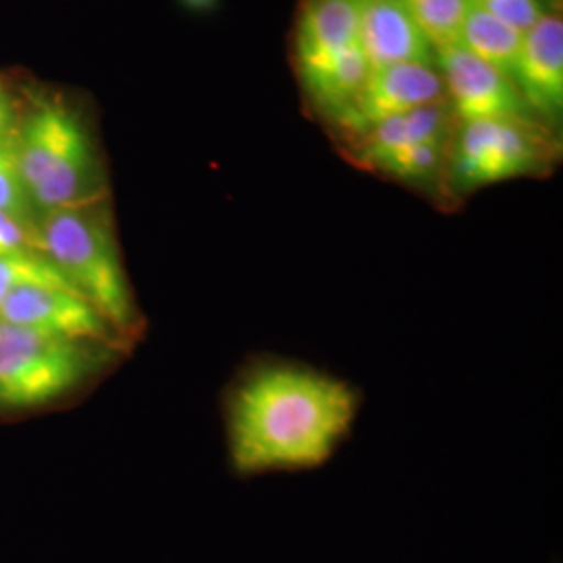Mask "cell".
<instances>
[{
    "instance_id": "7a4b0ae2",
    "label": "cell",
    "mask_w": 563,
    "mask_h": 563,
    "mask_svg": "<svg viewBox=\"0 0 563 563\" xmlns=\"http://www.w3.org/2000/svg\"><path fill=\"white\" fill-rule=\"evenodd\" d=\"M32 241L121 342L139 334V307L104 201L41 213L32 228Z\"/></svg>"
},
{
    "instance_id": "ffe728a7",
    "label": "cell",
    "mask_w": 563,
    "mask_h": 563,
    "mask_svg": "<svg viewBox=\"0 0 563 563\" xmlns=\"http://www.w3.org/2000/svg\"><path fill=\"white\" fill-rule=\"evenodd\" d=\"M30 246H34L32 228L27 223L15 220L13 216L0 211V257L21 249H30Z\"/></svg>"
},
{
    "instance_id": "7c38bea8",
    "label": "cell",
    "mask_w": 563,
    "mask_h": 563,
    "mask_svg": "<svg viewBox=\"0 0 563 563\" xmlns=\"http://www.w3.org/2000/svg\"><path fill=\"white\" fill-rule=\"evenodd\" d=\"M365 0H305L297 23L299 67L360 44Z\"/></svg>"
},
{
    "instance_id": "5b68a950",
    "label": "cell",
    "mask_w": 563,
    "mask_h": 563,
    "mask_svg": "<svg viewBox=\"0 0 563 563\" xmlns=\"http://www.w3.org/2000/svg\"><path fill=\"white\" fill-rule=\"evenodd\" d=\"M115 346L46 336L0 322V407L25 409L55 401L101 367Z\"/></svg>"
},
{
    "instance_id": "52a82bcc",
    "label": "cell",
    "mask_w": 563,
    "mask_h": 563,
    "mask_svg": "<svg viewBox=\"0 0 563 563\" xmlns=\"http://www.w3.org/2000/svg\"><path fill=\"white\" fill-rule=\"evenodd\" d=\"M437 65L443 74L446 101L457 120H522L534 121L528 102L516 81L504 71L478 59L462 44L437 48Z\"/></svg>"
},
{
    "instance_id": "8992f818",
    "label": "cell",
    "mask_w": 563,
    "mask_h": 563,
    "mask_svg": "<svg viewBox=\"0 0 563 563\" xmlns=\"http://www.w3.org/2000/svg\"><path fill=\"white\" fill-rule=\"evenodd\" d=\"M446 101L443 74L437 63H399L369 69L362 92L336 121L351 142L357 141L376 123Z\"/></svg>"
},
{
    "instance_id": "30bf717a",
    "label": "cell",
    "mask_w": 563,
    "mask_h": 563,
    "mask_svg": "<svg viewBox=\"0 0 563 563\" xmlns=\"http://www.w3.org/2000/svg\"><path fill=\"white\" fill-rule=\"evenodd\" d=\"M360 48L372 69L399 63H437V51L402 0H365Z\"/></svg>"
},
{
    "instance_id": "5bb4252c",
    "label": "cell",
    "mask_w": 563,
    "mask_h": 563,
    "mask_svg": "<svg viewBox=\"0 0 563 563\" xmlns=\"http://www.w3.org/2000/svg\"><path fill=\"white\" fill-rule=\"evenodd\" d=\"M457 44H462L465 51L497 67L507 78L516 81L523 34L511 30L504 21L493 18L478 4H472L467 18L463 21Z\"/></svg>"
},
{
    "instance_id": "ac0fdd59",
    "label": "cell",
    "mask_w": 563,
    "mask_h": 563,
    "mask_svg": "<svg viewBox=\"0 0 563 563\" xmlns=\"http://www.w3.org/2000/svg\"><path fill=\"white\" fill-rule=\"evenodd\" d=\"M0 211L34 228L36 211L23 188L13 148V136L0 142Z\"/></svg>"
},
{
    "instance_id": "6da1fadb",
    "label": "cell",
    "mask_w": 563,
    "mask_h": 563,
    "mask_svg": "<svg viewBox=\"0 0 563 563\" xmlns=\"http://www.w3.org/2000/svg\"><path fill=\"white\" fill-rule=\"evenodd\" d=\"M357 411L351 384L299 363H255L225 402L232 467L242 476L318 467L349 437Z\"/></svg>"
},
{
    "instance_id": "8fae6325",
    "label": "cell",
    "mask_w": 563,
    "mask_h": 563,
    "mask_svg": "<svg viewBox=\"0 0 563 563\" xmlns=\"http://www.w3.org/2000/svg\"><path fill=\"white\" fill-rule=\"evenodd\" d=\"M455 118L457 115L451 102L443 101L380 121L357 141L351 142L353 162L369 169L386 155L397 153L411 144L449 139L455 130Z\"/></svg>"
},
{
    "instance_id": "277c9868",
    "label": "cell",
    "mask_w": 563,
    "mask_h": 563,
    "mask_svg": "<svg viewBox=\"0 0 563 563\" xmlns=\"http://www.w3.org/2000/svg\"><path fill=\"white\" fill-rule=\"evenodd\" d=\"M555 165V141L541 123L457 120L444 167V199H462L484 186L543 176Z\"/></svg>"
},
{
    "instance_id": "4fadbf2b",
    "label": "cell",
    "mask_w": 563,
    "mask_h": 563,
    "mask_svg": "<svg viewBox=\"0 0 563 563\" xmlns=\"http://www.w3.org/2000/svg\"><path fill=\"white\" fill-rule=\"evenodd\" d=\"M302 86L313 104L330 120H341L353 104L369 76V63L363 57L360 44L309 65H302Z\"/></svg>"
},
{
    "instance_id": "ba28073f",
    "label": "cell",
    "mask_w": 563,
    "mask_h": 563,
    "mask_svg": "<svg viewBox=\"0 0 563 563\" xmlns=\"http://www.w3.org/2000/svg\"><path fill=\"white\" fill-rule=\"evenodd\" d=\"M0 322L67 341L101 342L120 346L113 330L95 307L74 288L25 286L0 305Z\"/></svg>"
},
{
    "instance_id": "9c48e42d",
    "label": "cell",
    "mask_w": 563,
    "mask_h": 563,
    "mask_svg": "<svg viewBox=\"0 0 563 563\" xmlns=\"http://www.w3.org/2000/svg\"><path fill=\"white\" fill-rule=\"evenodd\" d=\"M516 86L541 125L555 128L562 121L563 20L560 11H551L523 34Z\"/></svg>"
},
{
    "instance_id": "9a60e30c",
    "label": "cell",
    "mask_w": 563,
    "mask_h": 563,
    "mask_svg": "<svg viewBox=\"0 0 563 563\" xmlns=\"http://www.w3.org/2000/svg\"><path fill=\"white\" fill-rule=\"evenodd\" d=\"M453 136V134H451ZM449 139L418 142L397 153H390L369 169L418 188H437L443 192L444 167L449 157Z\"/></svg>"
},
{
    "instance_id": "3957f363",
    "label": "cell",
    "mask_w": 563,
    "mask_h": 563,
    "mask_svg": "<svg viewBox=\"0 0 563 563\" xmlns=\"http://www.w3.org/2000/svg\"><path fill=\"white\" fill-rule=\"evenodd\" d=\"M13 148L23 188L36 211L104 201L101 159L76 115L59 99L36 102L21 118Z\"/></svg>"
},
{
    "instance_id": "44dd1931",
    "label": "cell",
    "mask_w": 563,
    "mask_h": 563,
    "mask_svg": "<svg viewBox=\"0 0 563 563\" xmlns=\"http://www.w3.org/2000/svg\"><path fill=\"white\" fill-rule=\"evenodd\" d=\"M18 109L13 95L9 92V88L4 86V81L0 80V142L11 139L18 130Z\"/></svg>"
},
{
    "instance_id": "2e32d148",
    "label": "cell",
    "mask_w": 563,
    "mask_h": 563,
    "mask_svg": "<svg viewBox=\"0 0 563 563\" xmlns=\"http://www.w3.org/2000/svg\"><path fill=\"white\" fill-rule=\"evenodd\" d=\"M25 286L74 288L55 267V263L34 246L0 257V305L11 292Z\"/></svg>"
},
{
    "instance_id": "d6986e66",
    "label": "cell",
    "mask_w": 563,
    "mask_h": 563,
    "mask_svg": "<svg viewBox=\"0 0 563 563\" xmlns=\"http://www.w3.org/2000/svg\"><path fill=\"white\" fill-rule=\"evenodd\" d=\"M474 4L520 34H526L544 15L555 11L553 0H474Z\"/></svg>"
},
{
    "instance_id": "e0dca14e",
    "label": "cell",
    "mask_w": 563,
    "mask_h": 563,
    "mask_svg": "<svg viewBox=\"0 0 563 563\" xmlns=\"http://www.w3.org/2000/svg\"><path fill=\"white\" fill-rule=\"evenodd\" d=\"M434 51L457 44L474 0H402Z\"/></svg>"
}]
</instances>
